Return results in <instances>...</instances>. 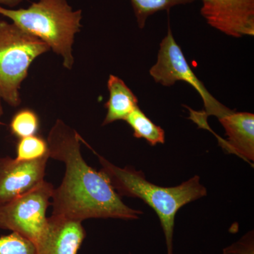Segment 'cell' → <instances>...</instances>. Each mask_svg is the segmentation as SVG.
I'll list each match as a JSON object with an SVG mask.
<instances>
[{"label":"cell","mask_w":254,"mask_h":254,"mask_svg":"<svg viewBox=\"0 0 254 254\" xmlns=\"http://www.w3.org/2000/svg\"><path fill=\"white\" fill-rule=\"evenodd\" d=\"M83 140L60 119L48 133L50 158L65 165L63 181L53 190L52 215L81 222L91 218L139 219L143 212L125 204L104 174L86 163L81 150Z\"/></svg>","instance_id":"cell-1"},{"label":"cell","mask_w":254,"mask_h":254,"mask_svg":"<svg viewBox=\"0 0 254 254\" xmlns=\"http://www.w3.org/2000/svg\"><path fill=\"white\" fill-rule=\"evenodd\" d=\"M96 155L101 166L100 171L120 197L139 198L154 210L165 235L167 253L174 254V229L177 212L184 205L207 195L200 177L195 175L176 187L158 186L148 181L143 172L129 166L120 168Z\"/></svg>","instance_id":"cell-2"},{"label":"cell","mask_w":254,"mask_h":254,"mask_svg":"<svg viewBox=\"0 0 254 254\" xmlns=\"http://www.w3.org/2000/svg\"><path fill=\"white\" fill-rule=\"evenodd\" d=\"M0 14L45 42L63 58L65 68H72V46L75 35L81 30V10L73 11L66 0H39L27 9L14 10L0 6Z\"/></svg>","instance_id":"cell-3"},{"label":"cell","mask_w":254,"mask_h":254,"mask_svg":"<svg viewBox=\"0 0 254 254\" xmlns=\"http://www.w3.org/2000/svg\"><path fill=\"white\" fill-rule=\"evenodd\" d=\"M50 50L45 42L13 23L0 20V98L10 106L21 104L20 88L38 57Z\"/></svg>","instance_id":"cell-4"},{"label":"cell","mask_w":254,"mask_h":254,"mask_svg":"<svg viewBox=\"0 0 254 254\" xmlns=\"http://www.w3.org/2000/svg\"><path fill=\"white\" fill-rule=\"evenodd\" d=\"M149 72L154 81L162 86H172L177 81H184L199 93L205 112L200 113L190 109V119L195 123H205L210 115L218 119L232 111L215 99L209 93L203 82L197 77L189 64L182 48L175 41L170 25L166 36L160 43L156 63L150 68Z\"/></svg>","instance_id":"cell-5"},{"label":"cell","mask_w":254,"mask_h":254,"mask_svg":"<svg viewBox=\"0 0 254 254\" xmlns=\"http://www.w3.org/2000/svg\"><path fill=\"white\" fill-rule=\"evenodd\" d=\"M55 187L43 180L27 193L0 205V229L36 242L47 221Z\"/></svg>","instance_id":"cell-6"},{"label":"cell","mask_w":254,"mask_h":254,"mask_svg":"<svg viewBox=\"0 0 254 254\" xmlns=\"http://www.w3.org/2000/svg\"><path fill=\"white\" fill-rule=\"evenodd\" d=\"M200 14L211 27L233 38L254 36V0H201Z\"/></svg>","instance_id":"cell-7"},{"label":"cell","mask_w":254,"mask_h":254,"mask_svg":"<svg viewBox=\"0 0 254 254\" xmlns=\"http://www.w3.org/2000/svg\"><path fill=\"white\" fill-rule=\"evenodd\" d=\"M49 159L47 156L18 161L9 156L0 158V205L27 193L45 180Z\"/></svg>","instance_id":"cell-8"},{"label":"cell","mask_w":254,"mask_h":254,"mask_svg":"<svg viewBox=\"0 0 254 254\" xmlns=\"http://www.w3.org/2000/svg\"><path fill=\"white\" fill-rule=\"evenodd\" d=\"M86 236L81 221L52 215L35 242L37 254H78Z\"/></svg>","instance_id":"cell-9"},{"label":"cell","mask_w":254,"mask_h":254,"mask_svg":"<svg viewBox=\"0 0 254 254\" xmlns=\"http://www.w3.org/2000/svg\"><path fill=\"white\" fill-rule=\"evenodd\" d=\"M225 130L226 139L217 136L219 144L228 153H233L248 163L254 160V115L230 113L218 118Z\"/></svg>","instance_id":"cell-10"},{"label":"cell","mask_w":254,"mask_h":254,"mask_svg":"<svg viewBox=\"0 0 254 254\" xmlns=\"http://www.w3.org/2000/svg\"><path fill=\"white\" fill-rule=\"evenodd\" d=\"M109 99L105 103L107 109L103 126L120 120H125L127 117L138 106V100L131 90L121 78L110 75L108 81Z\"/></svg>","instance_id":"cell-11"},{"label":"cell","mask_w":254,"mask_h":254,"mask_svg":"<svg viewBox=\"0 0 254 254\" xmlns=\"http://www.w3.org/2000/svg\"><path fill=\"white\" fill-rule=\"evenodd\" d=\"M125 122L131 127L133 136L137 138H144L152 146L165 141V131L161 127L155 125L145 115L139 108L136 107L127 118Z\"/></svg>","instance_id":"cell-12"},{"label":"cell","mask_w":254,"mask_h":254,"mask_svg":"<svg viewBox=\"0 0 254 254\" xmlns=\"http://www.w3.org/2000/svg\"><path fill=\"white\" fill-rule=\"evenodd\" d=\"M138 28H145L147 18L162 11H169L174 6L190 4L197 0H130Z\"/></svg>","instance_id":"cell-13"},{"label":"cell","mask_w":254,"mask_h":254,"mask_svg":"<svg viewBox=\"0 0 254 254\" xmlns=\"http://www.w3.org/2000/svg\"><path fill=\"white\" fill-rule=\"evenodd\" d=\"M16 150L15 158L18 161H33L49 157L48 141L37 134L19 138Z\"/></svg>","instance_id":"cell-14"},{"label":"cell","mask_w":254,"mask_h":254,"mask_svg":"<svg viewBox=\"0 0 254 254\" xmlns=\"http://www.w3.org/2000/svg\"><path fill=\"white\" fill-rule=\"evenodd\" d=\"M38 115L33 110L25 108L15 114L10 123V131L19 138L36 135L39 129Z\"/></svg>","instance_id":"cell-15"},{"label":"cell","mask_w":254,"mask_h":254,"mask_svg":"<svg viewBox=\"0 0 254 254\" xmlns=\"http://www.w3.org/2000/svg\"><path fill=\"white\" fill-rule=\"evenodd\" d=\"M0 254H37L34 242L16 233L0 237Z\"/></svg>","instance_id":"cell-16"},{"label":"cell","mask_w":254,"mask_h":254,"mask_svg":"<svg viewBox=\"0 0 254 254\" xmlns=\"http://www.w3.org/2000/svg\"><path fill=\"white\" fill-rule=\"evenodd\" d=\"M222 254H254V231L247 232L240 240L224 249Z\"/></svg>","instance_id":"cell-17"},{"label":"cell","mask_w":254,"mask_h":254,"mask_svg":"<svg viewBox=\"0 0 254 254\" xmlns=\"http://www.w3.org/2000/svg\"><path fill=\"white\" fill-rule=\"evenodd\" d=\"M23 0H0V6H6L8 7H14L17 6Z\"/></svg>","instance_id":"cell-18"},{"label":"cell","mask_w":254,"mask_h":254,"mask_svg":"<svg viewBox=\"0 0 254 254\" xmlns=\"http://www.w3.org/2000/svg\"><path fill=\"white\" fill-rule=\"evenodd\" d=\"M3 114H4V110H3L2 105H1V98H0V128H1V127L3 125V123H1V121Z\"/></svg>","instance_id":"cell-19"}]
</instances>
